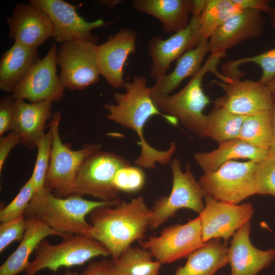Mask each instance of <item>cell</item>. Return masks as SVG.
Here are the masks:
<instances>
[{
	"label": "cell",
	"instance_id": "cell-10",
	"mask_svg": "<svg viewBox=\"0 0 275 275\" xmlns=\"http://www.w3.org/2000/svg\"><path fill=\"white\" fill-rule=\"evenodd\" d=\"M98 46L80 40L60 43L56 61L61 67L59 76L65 89L82 90L99 81Z\"/></svg>",
	"mask_w": 275,
	"mask_h": 275
},
{
	"label": "cell",
	"instance_id": "cell-25",
	"mask_svg": "<svg viewBox=\"0 0 275 275\" xmlns=\"http://www.w3.org/2000/svg\"><path fill=\"white\" fill-rule=\"evenodd\" d=\"M40 59L37 48L14 42L1 57V90L12 93Z\"/></svg>",
	"mask_w": 275,
	"mask_h": 275
},
{
	"label": "cell",
	"instance_id": "cell-21",
	"mask_svg": "<svg viewBox=\"0 0 275 275\" xmlns=\"http://www.w3.org/2000/svg\"><path fill=\"white\" fill-rule=\"evenodd\" d=\"M52 102L47 101L28 103L24 100H15L11 131L19 135L24 146L31 149L37 148L45 134L46 122L52 117Z\"/></svg>",
	"mask_w": 275,
	"mask_h": 275
},
{
	"label": "cell",
	"instance_id": "cell-2",
	"mask_svg": "<svg viewBox=\"0 0 275 275\" xmlns=\"http://www.w3.org/2000/svg\"><path fill=\"white\" fill-rule=\"evenodd\" d=\"M151 209L141 197L114 206L97 207L89 214L92 228L87 236L101 242L117 260L136 240H142L149 228Z\"/></svg>",
	"mask_w": 275,
	"mask_h": 275
},
{
	"label": "cell",
	"instance_id": "cell-9",
	"mask_svg": "<svg viewBox=\"0 0 275 275\" xmlns=\"http://www.w3.org/2000/svg\"><path fill=\"white\" fill-rule=\"evenodd\" d=\"M258 163L231 160L216 170L204 173L198 181L206 195L239 204L256 195L255 173Z\"/></svg>",
	"mask_w": 275,
	"mask_h": 275
},
{
	"label": "cell",
	"instance_id": "cell-45",
	"mask_svg": "<svg viewBox=\"0 0 275 275\" xmlns=\"http://www.w3.org/2000/svg\"><path fill=\"white\" fill-rule=\"evenodd\" d=\"M269 14H270V20L272 27L275 31V7L273 9H271Z\"/></svg>",
	"mask_w": 275,
	"mask_h": 275
},
{
	"label": "cell",
	"instance_id": "cell-42",
	"mask_svg": "<svg viewBox=\"0 0 275 275\" xmlns=\"http://www.w3.org/2000/svg\"><path fill=\"white\" fill-rule=\"evenodd\" d=\"M272 113L273 117V132L272 142L269 152L275 153V104H274L272 108Z\"/></svg>",
	"mask_w": 275,
	"mask_h": 275
},
{
	"label": "cell",
	"instance_id": "cell-11",
	"mask_svg": "<svg viewBox=\"0 0 275 275\" xmlns=\"http://www.w3.org/2000/svg\"><path fill=\"white\" fill-rule=\"evenodd\" d=\"M189 22L186 28L163 39L161 36L152 38L148 44L151 59L149 74L156 79L166 74L171 63L187 51L197 47L203 38L200 31V17L206 0H194Z\"/></svg>",
	"mask_w": 275,
	"mask_h": 275
},
{
	"label": "cell",
	"instance_id": "cell-28",
	"mask_svg": "<svg viewBox=\"0 0 275 275\" xmlns=\"http://www.w3.org/2000/svg\"><path fill=\"white\" fill-rule=\"evenodd\" d=\"M205 128L200 138H208L218 143L238 138L246 116L234 114L217 100L213 109L207 115Z\"/></svg>",
	"mask_w": 275,
	"mask_h": 275
},
{
	"label": "cell",
	"instance_id": "cell-24",
	"mask_svg": "<svg viewBox=\"0 0 275 275\" xmlns=\"http://www.w3.org/2000/svg\"><path fill=\"white\" fill-rule=\"evenodd\" d=\"M136 11L158 19L166 33L180 31L187 26L193 11L192 0H133Z\"/></svg>",
	"mask_w": 275,
	"mask_h": 275
},
{
	"label": "cell",
	"instance_id": "cell-36",
	"mask_svg": "<svg viewBox=\"0 0 275 275\" xmlns=\"http://www.w3.org/2000/svg\"><path fill=\"white\" fill-rule=\"evenodd\" d=\"M145 181L143 170L138 166L129 164L118 171L114 179V184L119 191L133 193L143 187Z\"/></svg>",
	"mask_w": 275,
	"mask_h": 275
},
{
	"label": "cell",
	"instance_id": "cell-34",
	"mask_svg": "<svg viewBox=\"0 0 275 275\" xmlns=\"http://www.w3.org/2000/svg\"><path fill=\"white\" fill-rule=\"evenodd\" d=\"M35 192L33 182L30 178L13 200L1 209V222H9L24 216L26 208Z\"/></svg>",
	"mask_w": 275,
	"mask_h": 275
},
{
	"label": "cell",
	"instance_id": "cell-35",
	"mask_svg": "<svg viewBox=\"0 0 275 275\" xmlns=\"http://www.w3.org/2000/svg\"><path fill=\"white\" fill-rule=\"evenodd\" d=\"M256 194L275 197V153L258 163L255 173Z\"/></svg>",
	"mask_w": 275,
	"mask_h": 275
},
{
	"label": "cell",
	"instance_id": "cell-20",
	"mask_svg": "<svg viewBox=\"0 0 275 275\" xmlns=\"http://www.w3.org/2000/svg\"><path fill=\"white\" fill-rule=\"evenodd\" d=\"M250 231L249 222L232 236L227 254L228 263L231 267L230 275H256L268 267L275 258V249L263 251L252 244Z\"/></svg>",
	"mask_w": 275,
	"mask_h": 275
},
{
	"label": "cell",
	"instance_id": "cell-22",
	"mask_svg": "<svg viewBox=\"0 0 275 275\" xmlns=\"http://www.w3.org/2000/svg\"><path fill=\"white\" fill-rule=\"evenodd\" d=\"M208 52V39L203 38L197 47L187 51L177 60L172 72L155 80V84L151 87V96L157 106L184 79L190 76L193 77L198 73L202 66L203 59Z\"/></svg>",
	"mask_w": 275,
	"mask_h": 275
},
{
	"label": "cell",
	"instance_id": "cell-43",
	"mask_svg": "<svg viewBox=\"0 0 275 275\" xmlns=\"http://www.w3.org/2000/svg\"><path fill=\"white\" fill-rule=\"evenodd\" d=\"M271 97L272 98L274 104H275V77L271 79L267 85Z\"/></svg>",
	"mask_w": 275,
	"mask_h": 275
},
{
	"label": "cell",
	"instance_id": "cell-44",
	"mask_svg": "<svg viewBox=\"0 0 275 275\" xmlns=\"http://www.w3.org/2000/svg\"><path fill=\"white\" fill-rule=\"evenodd\" d=\"M100 3L102 5H105L107 7H113L117 4L119 1H100Z\"/></svg>",
	"mask_w": 275,
	"mask_h": 275
},
{
	"label": "cell",
	"instance_id": "cell-29",
	"mask_svg": "<svg viewBox=\"0 0 275 275\" xmlns=\"http://www.w3.org/2000/svg\"><path fill=\"white\" fill-rule=\"evenodd\" d=\"M113 260L119 275H159L161 265L149 251L137 246L128 247Z\"/></svg>",
	"mask_w": 275,
	"mask_h": 275
},
{
	"label": "cell",
	"instance_id": "cell-3",
	"mask_svg": "<svg viewBox=\"0 0 275 275\" xmlns=\"http://www.w3.org/2000/svg\"><path fill=\"white\" fill-rule=\"evenodd\" d=\"M121 201L120 198L112 202L89 200L77 195L61 198L44 187L35 192L24 216L40 221L62 234L66 239L74 235H87L92 225L86 217L93 210L116 205Z\"/></svg>",
	"mask_w": 275,
	"mask_h": 275
},
{
	"label": "cell",
	"instance_id": "cell-16",
	"mask_svg": "<svg viewBox=\"0 0 275 275\" xmlns=\"http://www.w3.org/2000/svg\"><path fill=\"white\" fill-rule=\"evenodd\" d=\"M212 83L221 88L226 96L219 99L222 105L231 113L247 116L271 110L274 102L266 85L258 81L240 78L232 79L229 83L213 80Z\"/></svg>",
	"mask_w": 275,
	"mask_h": 275
},
{
	"label": "cell",
	"instance_id": "cell-19",
	"mask_svg": "<svg viewBox=\"0 0 275 275\" xmlns=\"http://www.w3.org/2000/svg\"><path fill=\"white\" fill-rule=\"evenodd\" d=\"M136 33L122 29L98 46L97 59L100 75L115 89L123 87V68L129 56L135 51Z\"/></svg>",
	"mask_w": 275,
	"mask_h": 275
},
{
	"label": "cell",
	"instance_id": "cell-31",
	"mask_svg": "<svg viewBox=\"0 0 275 275\" xmlns=\"http://www.w3.org/2000/svg\"><path fill=\"white\" fill-rule=\"evenodd\" d=\"M240 11L234 0H206L200 17L203 38L209 39L227 20Z\"/></svg>",
	"mask_w": 275,
	"mask_h": 275
},
{
	"label": "cell",
	"instance_id": "cell-47",
	"mask_svg": "<svg viewBox=\"0 0 275 275\" xmlns=\"http://www.w3.org/2000/svg\"><path fill=\"white\" fill-rule=\"evenodd\" d=\"M52 275H55V274H52Z\"/></svg>",
	"mask_w": 275,
	"mask_h": 275
},
{
	"label": "cell",
	"instance_id": "cell-40",
	"mask_svg": "<svg viewBox=\"0 0 275 275\" xmlns=\"http://www.w3.org/2000/svg\"><path fill=\"white\" fill-rule=\"evenodd\" d=\"M21 143L19 135L11 131L7 135L0 138V172L1 173L4 164L11 150Z\"/></svg>",
	"mask_w": 275,
	"mask_h": 275
},
{
	"label": "cell",
	"instance_id": "cell-15",
	"mask_svg": "<svg viewBox=\"0 0 275 275\" xmlns=\"http://www.w3.org/2000/svg\"><path fill=\"white\" fill-rule=\"evenodd\" d=\"M56 43L34 66L29 74L11 94L15 99L28 100L31 103L61 100L65 88L57 73Z\"/></svg>",
	"mask_w": 275,
	"mask_h": 275
},
{
	"label": "cell",
	"instance_id": "cell-33",
	"mask_svg": "<svg viewBox=\"0 0 275 275\" xmlns=\"http://www.w3.org/2000/svg\"><path fill=\"white\" fill-rule=\"evenodd\" d=\"M52 141L53 132L49 126L47 132L45 133L37 144L36 162L30 177L36 192L45 187V177L50 163Z\"/></svg>",
	"mask_w": 275,
	"mask_h": 275
},
{
	"label": "cell",
	"instance_id": "cell-23",
	"mask_svg": "<svg viewBox=\"0 0 275 275\" xmlns=\"http://www.w3.org/2000/svg\"><path fill=\"white\" fill-rule=\"evenodd\" d=\"M218 144L217 148L210 152H200L194 154L195 161L204 173L215 171L225 163L236 159H248L259 163L269 152L239 138L223 141Z\"/></svg>",
	"mask_w": 275,
	"mask_h": 275
},
{
	"label": "cell",
	"instance_id": "cell-6",
	"mask_svg": "<svg viewBox=\"0 0 275 275\" xmlns=\"http://www.w3.org/2000/svg\"><path fill=\"white\" fill-rule=\"evenodd\" d=\"M34 252L35 257L24 270L25 275H35L44 269L56 272L62 267L81 265L95 257L111 256L101 242L85 235H74L54 245L45 239Z\"/></svg>",
	"mask_w": 275,
	"mask_h": 275
},
{
	"label": "cell",
	"instance_id": "cell-30",
	"mask_svg": "<svg viewBox=\"0 0 275 275\" xmlns=\"http://www.w3.org/2000/svg\"><path fill=\"white\" fill-rule=\"evenodd\" d=\"M272 132L271 109L246 116L238 138L252 145L269 151Z\"/></svg>",
	"mask_w": 275,
	"mask_h": 275
},
{
	"label": "cell",
	"instance_id": "cell-14",
	"mask_svg": "<svg viewBox=\"0 0 275 275\" xmlns=\"http://www.w3.org/2000/svg\"><path fill=\"white\" fill-rule=\"evenodd\" d=\"M30 3L49 16L53 25L51 37L60 44L76 40L97 44L99 37L94 35L92 31L109 24L102 19L86 21L77 13L74 6L63 0H31Z\"/></svg>",
	"mask_w": 275,
	"mask_h": 275
},
{
	"label": "cell",
	"instance_id": "cell-18",
	"mask_svg": "<svg viewBox=\"0 0 275 275\" xmlns=\"http://www.w3.org/2000/svg\"><path fill=\"white\" fill-rule=\"evenodd\" d=\"M9 37L25 46L37 48L53 34V25L47 14L32 4H18L7 19Z\"/></svg>",
	"mask_w": 275,
	"mask_h": 275
},
{
	"label": "cell",
	"instance_id": "cell-41",
	"mask_svg": "<svg viewBox=\"0 0 275 275\" xmlns=\"http://www.w3.org/2000/svg\"><path fill=\"white\" fill-rule=\"evenodd\" d=\"M234 2L240 11L255 10L270 13L271 10L268 1L265 0H234Z\"/></svg>",
	"mask_w": 275,
	"mask_h": 275
},
{
	"label": "cell",
	"instance_id": "cell-46",
	"mask_svg": "<svg viewBox=\"0 0 275 275\" xmlns=\"http://www.w3.org/2000/svg\"><path fill=\"white\" fill-rule=\"evenodd\" d=\"M62 275H80V273H78L76 271H74L70 270H66L64 274Z\"/></svg>",
	"mask_w": 275,
	"mask_h": 275
},
{
	"label": "cell",
	"instance_id": "cell-7",
	"mask_svg": "<svg viewBox=\"0 0 275 275\" xmlns=\"http://www.w3.org/2000/svg\"><path fill=\"white\" fill-rule=\"evenodd\" d=\"M181 161L174 158L170 162L172 173V187L169 196H161L151 209L149 228L155 229L181 209L191 210L200 214L205 207L206 194L196 179L188 163L185 171L181 169Z\"/></svg>",
	"mask_w": 275,
	"mask_h": 275
},
{
	"label": "cell",
	"instance_id": "cell-1",
	"mask_svg": "<svg viewBox=\"0 0 275 275\" xmlns=\"http://www.w3.org/2000/svg\"><path fill=\"white\" fill-rule=\"evenodd\" d=\"M125 92H115V103L103 105L107 111V119L122 126L131 129L139 138L141 153L135 160L136 166L155 169L157 162L166 164L170 162L176 146L172 142L166 150L160 151L150 146L144 138V128L148 120L154 115H159L171 124L178 122L175 119L163 114L153 102L151 96V87L147 86L144 76L135 75L131 81H125Z\"/></svg>",
	"mask_w": 275,
	"mask_h": 275
},
{
	"label": "cell",
	"instance_id": "cell-37",
	"mask_svg": "<svg viewBox=\"0 0 275 275\" xmlns=\"http://www.w3.org/2000/svg\"><path fill=\"white\" fill-rule=\"evenodd\" d=\"M26 222L24 216L0 225V252L2 253L14 241H21L23 238Z\"/></svg>",
	"mask_w": 275,
	"mask_h": 275
},
{
	"label": "cell",
	"instance_id": "cell-38",
	"mask_svg": "<svg viewBox=\"0 0 275 275\" xmlns=\"http://www.w3.org/2000/svg\"><path fill=\"white\" fill-rule=\"evenodd\" d=\"M14 102L11 94L5 95L0 99V136L12 129Z\"/></svg>",
	"mask_w": 275,
	"mask_h": 275
},
{
	"label": "cell",
	"instance_id": "cell-5",
	"mask_svg": "<svg viewBox=\"0 0 275 275\" xmlns=\"http://www.w3.org/2000/svg\"><path fill=\"white\" fill-rule=\"evenodd\" d=\"M61 113L53 114L49 126L53 132L50 161L45 180V187L56 196L65 198L73 195L75 181L84 160L92 154L101 150L100 143L88 144L74 150L64 143L59 133Z\"/></svg>",
	"mask_w": 275,
	"mask_h": 275
},
{
	"label": "cell",
	"instance_id": "cell-12",
	"mask_svg": "<svg viewBox=\"0 0 275 275\" xmlns=\"http://www.w3.org/2000/svg\"><path fill=\"white\" fill-rule=\"evenodd\" d=\"M140 243L161 264L187 257L205 243L202 239L199 216L184 224L167 227L159 235L150 236Z\"/></svg>",
	"mask_w": 275,
	"mask_h": 275
},
{
	"label": "cell",
	"instance_id": "cell-4",
	"mask_svg": "<svg viewBox=\"0 0 275 275\" xmlns=\"http://www.w3.org/2000/svg\"><path fill=\"white\" fill-rule=\"evenodd\" d=\"M221 58L219 55L211 54L198 73L181 90L164 98L157 106L163 114L175 119L198 136L204 130L207 121V116L203 111L210 102L202 87L204 77L211 72L223 82L231 81L230 78L217 70Z\"/></svg>",
	"mask_w": 275,
	"mask_h": 275
},
{
	"label": "cell",
	"instance_id": "cell-17",
	"mask_svg": "<svg viewBox=\"0 0 275 275\" xmlns=\"http://www.w3.org/2000/svg\"><path fill=\"white\" fill-rule=\"evenodd\" d=\"M265 20L262 12L244 10L227 20L208 39L211 54L226 56V51L241 42L260 37Z\"/></svg>",
	"mask_w": 275,
	"mask_h": 275
},
{
	"label": "cell",
	"instance_id": "cell-8",
	"mask_svg": "<svg viewBox=\"0 0 275 275\" xmlns=\"http://www.w3.org/2000/svg\"><path fill=\"white\" fill-rule=\"evenodd\" d=\"M129 164L114 153L100 150L92 154L79 169L73 195L89 196L105 202L118 199L119 191L114 186V179L120 168Z\"/></svg>",
	"mask_w": 275,
	"mask_h": 275
},
{
	"label": "cell",
	"instance_id": "cell-27",
	"mask_svg": "<svg viewBox=\"0 0 275 275\" xmlns=\"http://www.w3.org/2000/svg\"><path fill=\"white\" fill-rule=\"evenodd\" d=\"M220 240H209L189 254L185 264L178 267L174 275H214L228 264V247Z\"/></svg>",
	"mask_w": 275,
	"mask_h": 275
},
{
	"label": "cell",
	"instance_id": "cell-26",
	"mask_svg": "<svg viewBox=\"0 0 275 275\" xmlns=\"http://www.w3.org/2000/svg\"><path fill=\"white\" fill-rule=\"evenodd\" d=\"M26 225L23 238L16 249L0 266V275H17L28 267L29 259L39 244L46 237L64 236L40 221L26 218Z\"/></svg>",
	"mask_w": 275,
	"mask_h": 275
},
{
	"label": "cell",
	"instance_id": "cell-13",
	"mask_svg": "<svg viewBox=\"0 0 275 275\" xmlns=\"http://www.w3.org/2000/svg\"><path fill=\"white\" fill-rule=\"evenodd\" d=\"M204 200V208L198 216L205 243L215 239H223L226 242L250 222L254 213L250 203L236 204L217 200L208 195L205 196Z\"/></svg>",
	"mask_w": 275,
	"mask_h": 275
},
{
	"label": "cell",
	"instance_id": "cell-39",
	"mask_svg": "<svg viewBox=\"0 0 275 275\" xmlns=\"http://www.w3.org/2000/svg\"><path fill=\"white\" fill-rule=\"evenodd\" d=\"M80 275H119L114 261L103 259L91 262L80 273Z\"/></svg>",
	"mask_w": 275,
	"mask_h": 275
},
{
	"label": "cell",
	"instance_id": "cell-32",
	"mask_svg": "<svg viewBox=\"0 0 275 275\" xmlns=\"http://www.w3.org/2000/svg\"><path fill=\"white\" fill-rule=\"evenodd\" d=\"M249 63H254L261 67L262 74L258 81L266 85L275 77V47L254 56L228 61L222 67L224 75L230 78L242 77L244 72L238 67L241 64Z\"/></svg>",
	"mask_w": 275,
	"mask_h": 275
}]
</instances>
